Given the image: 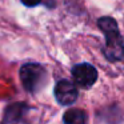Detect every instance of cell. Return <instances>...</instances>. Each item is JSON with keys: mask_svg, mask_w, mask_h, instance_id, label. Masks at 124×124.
Segmentation results:
<instances>
[{"mask_svg": "<svg viewBox=\"0 0 124 124\" xmlns=\"http://www.w3.org/2000/svg\"><path fill=\"white\" fill-rule=\"evenodd\" d=\"M99 28L105 35L104 55L109 62H117L124 57V41L117 28V23L112 17H100L97 20Z\"/></svg>", "mask_w": 124, "mask_h": 124, "instance_id": "6da1fadb", "label": "cell"}, {"mask_svg": "<svg viewBox=\"0 0 124 124\" xmlns=\"http://www.w3.org/2000/svg\"><path fill=\"white\" fill-rule=\"evenodd\" d=\"M20 80L24 88L31 93L39 92L47 80V71L40 64H24L20 68Z\"/></svg>", "mask_w": 124, "mask_h": 124, "instance_id": "7a4b0ae2", "label": "cell"}, {"mask_svg": "<svg viewBox=\"0 0 124 124\" xmlns=\"http://www.w3.org/2000/svg\"><path fill=\"white\" fill-rule=\"evenodd\" d=\"M72 76L78 85H80L81 88H89L97 80V71L93 65L83 63L72 68Z\"/></svg>", "mask_w": 124, "mask_h": 124, "instance_id": "3957f363", "label": "cell"}, {"mask_svg": "<svg viewBox=\"0 0 124 124\" xmlns=\"http://www.w3.org/2000/svg\"><path fill=\"white\" fill-rule=\"evenodd\" d=\"M78 88L70 80H60L55 85V97L62 105H71L78 99Z\"/></svg>", "mask_w": 124, "mask_h": 124, "instance_id": "277c9868", "label": "cell"}, {"mask_svg": "<svg viewBox=\"0 0 124 124\" xmlns=\"http://www.w3.org/2000/svg\"><path fill=\"white\" fill-rule=\"evenodd\" d=\"M64 124H85L87 123V115L83 109L72 108L68 109L63 116Z\"/></svg>", "mask_w": 124, "mask_h": 124, "instance_id": "5b68a950", "label": "cell"}, {"mask_svg": "<svg viewBox=\"0 0 124 124\" xmlns=\"http://www.w3.org/2000/svg\"><path fill=\"white\" fill-rule=\"evenodd\" d=\"M40 1L41 0H22V3L27 7H35V6H38Z\"/></svg>", "mask_w": 124, "mask_h": 124, "instance_id": "8992f818", "label": "cell"}]
</instances>
